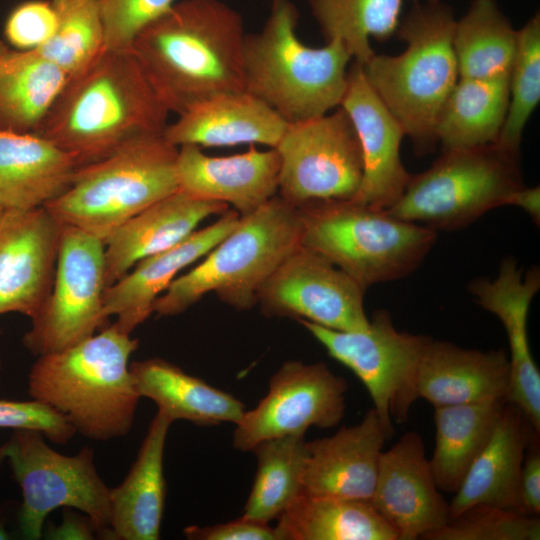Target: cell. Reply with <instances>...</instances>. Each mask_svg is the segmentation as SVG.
<instances>
[{
  "instance_id": "49",
  "label": "cell",
  "mask_w": 540,
  "mask_h": 540,
  "mask_svg": "<svg viewBox=\"0 0 540 540\" xmlns=\"http://www.w3.org/2000/svg\"><path fill=\"white\" fill-rule=\"evenodd\" d=\"M4 211H5V210H4L2 207H0V218H1V216L3 215Z\"/></svg>"
},
{
  "instance_id": "47",
  "label": "cell",
  "mask_w": 540,
  "mask_h": 540,
  "mask_svg": "<svg viewBox=\"0 0 540 540\" xmlns=\"http://www.w3.org/2000/svg\"><path fill=\"white\" fill-rule=\"evenodd\" d=\"M11 535L9 534V532L7 531L6 527H5V524H4V521L0 515V540H9L11 539Z\"/></svg>"
},
{
  "instance_id": "33",
  "label": "cell",
  "mask_w": 540,
  "mask_h": 540,
  "mask_svg": "<svg viewBox=\"0 0 540 540\" xmlns=\"http://www.w3.org/2000/svg\"><path fill=\"white\" fill-rule=\"evenodd\" d=\"M509 105V77L459 78L439 116L435 135L443 149L495 143Z\"/></svg>"
},
{
  "instance_id": "48",
  "label": "cell",
  "mask_w": 540,
  "mask_h": 540,
  "mask_svg": "<svg viewBox=\"0 0 540 540\" xmlns=\"http://www.w3.org/2000/svg\"><path fill=\"white\" fill-rule=\"evenodd\" d=\"M9 50L8 46L0 40V58Z\"/></svg>"
},
{
  "instance_id": "22",
  "label": "cell",
  "mask_w": 540,
  "mask_h": 540,
  "mask_svg": "<svg viewBox=\"0 0 540 540\" xmlns=\"http://www.w3.org/2000/svg\"><path fill=\"white\" fill-rule=\"evenodd\" d=\"M240 215L228 209L205 228L195 230L178 244L139 261L129 272L105 288L104 313L116 316V326L131 334L153 313L156 299L178 273L203 258L239 223Z\"/></svg>"
},
{
  "instance_id": "12",
  "label": "cell",
  "mask_w": 540,
  "mask_h": 540,
  "mask_svg": "<svg viewBox=\"0 0 540 540\" xmlns=\"http://www.w3.org/2000/svg\"><path fill=\"white\" fill-rule=\"evenodd\" d=\"M104 253L101 239L61 224L51 291L22 339L32 354L64 350L105 325Z\"/></svg>"
},
{
  "instance_id": "18",
  "label": "cell",
  "mask_w": 540,
  "mask_h": 540,
  "mask_svg": "<svg viewBox=\"0 0 540 540\" xmlns=\"http://www.w3.org/2000/svg\"><path fill=\"white\" fill-rule=\"evenodd\" d=\"M356 131L363 175L353 200L387 210L403 194L411 174L400 156L404 129L368 83L362 65L353 62L340 104Z\"/></svg>"
},
{
  "instance_id": "9",
  "label": "cell",
  "mask_w": 540,
  "mask_h": 540,
  "mask_svg": "<svg viewBox=\"0 0 540 540\" xmlns=\"http://www.w3.org/2000/svg\"><path fill=\"white\" fill-rule=\"evenodd\" d=\"M523 185L520 157L496 143L443 149L428 169L411 175L387 211L435 231H449L506 206L510 194Z\"/></svg>"
},
{
  "instance_id": "31",
  "label": "cell",
  "mask_w": 540,
  "mask_h": 540,
  "mask_svg": "<svg viewBox=\"0 0 540 540\" xmlns=\"http://www.w3.org/2000/svg\"><path fill=\"white\" fill-rule=\"evenodd\" d=\"M506 402L490 400L434 408L436 437L429 463L440 491H457L488 443Z\"/></svg>"
},
{
  "instance_id": "8",
  "label": "cell",
  "mask_w": 540,
  "mask_h": 540,
  "mask_svg": "<svg viewBox=\"0 0 540 540\" xmlns=\"http://www.w3.org/2000/svg\"><path fill=\"white\" fill-rule=\"evenodd\" d=\"M178 149L163 134L137 138L80 166L68 188L44 207L60 224L105 242L127 220L179 189Z\"/></svg>"
},
{
  "instance_id": "16",
  "label": "cell",
  "mask_w": 540,
  "mask_h": 540,
  "mask_svg": "<svg viewBox=\"0 0 540 540\" xmlns=\"http://www.w3.org/2000/svg\"><path fill=\"white\" fill-rule=\"evenodd\" d=\"M370 503L398 540L424 539L450 519L449 503L437 487L416 431L404 433L382 451Z\"/></svg>"
},
{
  "instance_id": "25",
  "label": "cell",
  "mask_w": 540,
  "mask_h": 540,
  "mask_svg": "<svg viewBox=\"0 0 540 540\" xmlns=\"http://www.w3.org/2000/svg\"><path fill=\"white\" fill-rule=\"evenodd\" d=\"M288 124L262 100L242 91L190 107L167 125L163 135L177 147L260 144L275 148Z\"/></svg>"
},
{
  "instance_id": "46",
  "label": "cell",
  "mask_w": 540,
  "mask_h": 540,
  "mask_svg": "<svg viewBox=\"0 0 540 540\" xmlns=\"http://www.w3.org/2000/svg\"><path fill=\"white\" fill-rule=\"evenodd\" d=\"M516 206L525 211L533 222L537 225L540 223V188L539 186L527 187L525 185L514 190L507 204Z\"/></svg>"
},
{
  "instance_id": "21",
  "label": "cell",
  "mask_w": 540,
  "mask_h": 540,
  "mask_svg": "<svg viewBox=\"0 0 540 540\" xmlns=\"http://www.w3.org/2000/svg\"><path fill=\"white\" fill-rule=\"evenodd\" d=\"M279 170L276 149L258 150L253 144L246 152L221 157L209 156L198 146L183 145L176 162L179 190L231 206L240 217L278 194Z\"/></svg>"
},
{
  "instance_id": "3",
  "label": "cell",
  "mask_w": 540,
  "mask_h": 540,
  "mask_svg": "<svg viewBox=\"0 0 540 540\" xmlns=\"http://www.w3.org/2000/svg\"><path fill=\"white\" fill-rule=\"evenodd\" d=\"M138 345L114 323L69 348L37 356L28 373V393L89 439L123 437L141 398L129 364Z\"/></svg>"
},
{
  "instance_id": "41",
  "label": "cell",
  "mask_w": 540,
  "mask_h": 540,
  "mask_svg": "<svg viewBox=\"0 0 540 540\" xmlns=\"http://www.w3.org/2000/svg\"><path fill=\"white\" fill-rule=\"evenodd\" d=\"M0 428L35 430L57 444L69 442L77 433L62 414L34 399L0 400Z\"/></svg>"
},
{
  "instance_id": "5",
  "label": "cell",
  "mask_w": 540,
  "mask_h": 540,
  "mask_svg": "<svg viewBox=\"0 0 540 540\" xmlns=\"http://www.w3.org/2000/svg\"><path fill=\"white\" fill-rule=\"evenodd\" d=\"M452 9L440 0H418L399 23L406 43L399 55L376 54L362 65L365 77L399 121L417 151L437 143L435 129L458 79Z\"/></svg>"
},
{
  "instance_id": "30",
  "label": "cell",
  "mask_w": 540,
  "mask_h": 540,
  "mask_svg": "<svg viewBox=\"0 0 540 540\" xmlns=\"http://www.w3.org/2000/svg\"><path fill=\"white\" fill-rule=\"evenodd\" d=\"M36 50H8L0 58V129L36 133L69 81Z\"/></svg>"
},
{
  "instance_id": "45",
  "label": "cell",
  "mask_w": 540,
  "mask_h": 540,
  "mask_svg": "<svg viewBox=\"0 0 540 540\" xmlns=\"http://www.w3.org/2000/svg\"><path fill=\"white\" fill-rule=\"evenodd\" d=\"M98 536L97 529L91 519L84 513L64 507L62 522L51 525L43 534L49 540H92Z\"/></svg>"
},
{
  "instance_id": "32",
  "label": "cell",
  "mask_w": 540,
  "mask_h": 540,
  "mask_svg": "<svg viewBox=\"0 0 540 540\" xmlns=\"http://www.w3.org/2000/svg\"><path fill=\"white\" fill-rule=\"evenodd\" d=\"M279 540H398L368 501L301 494L278 518Z\"/></svg>"
},
{
  "instance_id": "15",
  "label": "cell",
  "mask_w": 540,
  "mask_h": 540,
  "mask_svg": "<svg viewBox=\"0 0 540 540\" xmlns=\"http://www.w3.org/2000/svg\"><path fill=\"white\" fill-rule=\"evenodd\" d=\"M362 289L345 272L301 244L264 282L257 305L267 317L306 320L339 331L368 328Z\"/></svg>"
},
{
  "instance_id": "4",
  "label": "cell",
  "mask_w": 540,
  "mask_h": 540,
  "mask_svg": "<svg viewBox=\"0 0 540 540\" xmlns=\"http://www.w3.org/2000/svg\"><path fill=\"white\" fill-rule=\"evenodd\" d=\"M298 19L291 0H271L262 29L246 34L243 48L245 91L289 124L340 106L352 60L339 39L319 48L301 42L296 34Z\"/></svg>"
},
{
  "instance_id": "1",
  "label": "cell",
  "mask_w": 540,
  "mask_h": 540,
  "mask_svg": "<svg viewBox=\"0 0 540 540\" xmlns=\"http://www.w3.org/2000/svg\"><path fill=\"white\" fill-rule=\"evenodd\" d=\"M243 19L221 0H182L146 26L131 51L161 102L178 115L245 91Z\"/></svg>"
},
{
  "instance_id": "42",
  "label": "cell",
  "mask_w": 540,
  "mask_h": 540,
  "mask_svg": "<svg viewBox=\"0 0 540 540\" xmlns=\"http://www.w3.org/2000/svg\"><path fill=\"white\" fill-rule=\"evenodd\" d=\"M56 24L51 1L26 0L9 12L3 31L6 41L17 50H35L49 40Z\"/></svg>"
},
{
  "instance_id": "37",
  "label": "cell",
  "mask_w": 540,
  "mask_h": 540,
  "mask_svg": "<svg viewBox=\"0 0 540 540\" xmlns=\"http://www.w3.org/2000/svg\"><path fill=\"white\" fill-rule=\"evenodd\" d=\"M57 17L53 35L38 49L69 78L88 68L105 50L101 0H50Z\"/></svg>"
},
{
  "instance_id": "19",
  "label": "cell",
  "mask_w": 540,
  "mask_h": 540,
  "mask_svg": "<svg viewBox=\"0 0 540 540\" xmlns=\"http://www.w3.org/2000/svg\"><path fill=\"white\" fill-rule=\"evenodd\" d=\"M478 305L498 317L510 349V386L507 402L517 406L534 430L540 432V373L528 340V314L540 289V271L523 272L513 258H506L493 280L475 279L469 286Z\"/></svg>"
},
{
  "instance_id": "44",
  "label": "cell",
  "mask_w": 540,
  "mask_h": 540,
  "mask_svg": "<svg viewBox=\"0 0 540 540\" xmlns=\"http://www.w3.org/2000/svg\"><path fill=\"white\" fill-rule=\"evenodd\" d=\"M520 510L528 516L540 513L539 434H535L525 452L520 477Z\"/></svg>"
},
{
  "instance_id": "24",
  "label": "cell",
  "mask_w": 540,
  "mask_h": 540,
  "mask_svg": "<svg viewBox=\"0 0 540 540\" xmlns=\"http://www.w3.org/2000/svg\"><path fill=\"white\" fill-rule=\"evenodd\" d=\"M228 209L224 203L198 199L179 189L145 208L104 242L106 287L142 259L183 241L206 218Z\"/></svg>"
},
{
  "instance_id": "6",
  "label": "cell",
  "mask_w": 540,
  "mask_h": 540,
  "mask_svg": "<svg viewBox=\"0 0 540 540\" xmlns=\"http://www.w3.org/2000/svg\"><path fill=\"white\" fill-rule=\"evenodd\" d=\"M298 209L278 194L238 225L156 299L153 313L179 315L214 293L236 310L257 305L264 282L300 245Z\"/></svg>"
},
{
  "instance_id": "28",
  "label": "cell",
  "mask_w": 540,
  "mask_h": 540,
  "mask_svg": "<svg viewBox=\"0 0 540 540\" xmlns=\"http://www.w3.org/2000/svg\"><path fill=\"white\" fill-rule=\"evenodd\" d=\"M172 423L157 411L129 473L120 485L109 488V539L160 538L166 497L163 458Z\"/></svg>"
},
{
  "instance_id": "10",
  "label": "cell",
  "mask_w": 540,
  "mask_h": 540,
  "mask_svg": "<svg viewBox=\"0 0 540 540\" xmlns=\"http://www.w3.org/2000/svg\"><path fill=\"white\" fill-rule=\"evenodd\" d=\"M3 458L22 491L18 525L24 539H41L48 514L58 507L86 514L98 536L109 538V488L97 472L92 448L64 455L52 449L42 433L17 429L0 446Z\"/></svg>"
},
{
  "instance_id": "43",
  "label": "cell",
  "mask_w": 540,
  "mask_h": 540,
  "mask_svg": "<svg viewBox=\"0 0 540 540\" xmlns=\"http://www.w3.org/2000/svg\"><path fill=\"white\" fill-rule=\"evenodd\" d=\"M183 534L189 540H279L275 527L243 516L212 526H187Z\"/></svg>"
},
{
  "instance_id": "13",
  "label": "cell",
  "mask_w": 540,
  "mask_h": 540,
  "mask_svg": "<svg viewBox=\"0 0 540 540\" xmlns=\"http://www.w3.org/2000/svg\"><path fill=\"white\" fill-rule=\"evenodd\" d=\"M280 158L278 195L294 207L351 199L363 175L360 143L342 107L288 124L275 147Z\"/></svg>"
},
{
  "instance_id": "40",
  "label": "cell",
  "mask_w": 540,
  "mask_h": 540,
  "mask_svg": "<svg viewBox=\"0 0 540 540\" xmlns=\"http://www.w3.org/2000/svg\"><path fill=\"white\" fill-rule=\"evenodd\" d=\"M174 4L175 0H101L105 49L130 50L137 35Z\"/></svg>"
},
{
  "instance_id": "11",
  "label": "cell",
  "mask_w": 540,
  "mask_h": 540,
  "mask_svg": "<svg viewBox=\"0 0 540 540\" xmlns=\"http://www.w3.org/2000/svg\"><path fill=\"white\" fill-rule=\"evenodd\" d=\"M298 322L363 383L391 437L394 423H404L419 398L418 367L430 337L397 330L385 310L374 312L368 328L362 331H339L306 320Z\"/></svg>"
},
{
  "instance_id": "7",
  "label": "cell",
  "mask_w": 540,
  "mask_h": 540,
  "mask_svg": "<svg viewBox=\"0 0 540 540\" xmlns=\"http://www.w3.org/2000/svg\"><path fill=\"white\" fill-rule=\"evenodd\" d=\"M296 208L300 244L326 258L365 291L416 270L437 238L427 226L353 199L315 201Z\"/></svg>"
},
{
  "instance_id": "14",
  "label": "cell",
  "mask_w": 540,
  "mask_h": 540,
  "mask_svg": "<svg viewBox=\"0 0 540 540\" xmlns=\"http://www.w3.org/2000/svg\"><path fill=\"white\" fill-rule=\"evenodd\" d=\"M346 380L323 362L285 361L271 376L267 394L235 424L233 446L252 451L259 442L332 428L344 417Z\"/></svg>"
},
{
  "instance_id": "38",
  "label": "cell",
  "mask_w": 540,
  "mask_h": 540,
  "mask_svg": "<svg viewBox=\"0 0 540 540\" xmlns=\"http://www.w3.org/2000/svg\"><path fill=\"white\" fill-rule=\"evenodd\" d=\"M540 101V14L518 30V47L509 75V105L496 140L504 151L520 157L523 130Z\"/></svg>"
},
{
  "instance_id": "2",
  "label": "cell",
  "mask_w": 540,
  "mask_h": 540,
  "mask_svg": "<svg viewBox=\"0 0 540 540\" xmlns=\"http://www.w3.org/2000/svg\"><path fill=\"white\" fill-rule=\"evenodd\" d=\"M169 114L132 51L105 49L69 79L36 133L84 166L163 134Z\"/></svg>"
},
{
  "instance_id": "36",
  "label": "cell",
  "mask_w": 540,
  "mask_h": 540,
  "mask_svg": "<svg viewBox=\"0 0 540 540\" xmlns=\"http://www.w3.org/2000/svg\"><path fill=\"white\" fill-rule=\"evenodd\" d=\"M308 2L325 40H341L352 60L363 65L375 53L370 45V38L384 41L397 31L404 0Z\"/></svg>"
},
{
  "instance_id": "29",
  "label": "cell",
  "mask_w": 540,
  "mask_h": 540,
  "mask_svg": "<svg viewBox=\"0 0 540 540\" xmlns=\"http://www.w3.org/2000/svg\"><path fill=\"white\" fill-rule=\"evenodd\" d=\"M130 370L140 397L152 400L172 422L186 420L198 426L237 424L246 410L232 394L164 359L134 361Z\"/></svg>"
},
{
  "instance_id": "23",
  "label": "cell",
  "mask_w": 540,
  "mask_h": 540,
  "mask_svg": "<svg viewBox=\"0 0 540 540\" xmlns=\"http://www.w3.org/2000/svg\"><path fill=\"white\" fill-rule=\"evenodd\" d=\"M510 363L505 350L466 349L432 338L417 373V393L434 408L505 400Z\"/></svg>"
},
{
  "instance_id": "17",
  "label": "cell",
  "mask_w": 540,
  "mask_h": 540,
  "mask_svg": "<svg viewBox=\"0 0 540 540\" xmlns=\"http://www.w3.org/2000/svg\"><path fill=\"white\" fill-rule=\"evenodd\" d=\"M61 224L45 208L5 210L0 218V315L31 319L54 279Z\"/></svg>"
},
{
  "instance_id": "27",
  "label": "cell",
  "mask_w": 540,
  "mask_h": 540,
  "mask_svg": "<svg viewBox=\"0 0 540 540\" xmlns=\"http://www.w3.org/2000/svg\"><path fill=\"white\" fill-rule=\"evenodd\" d=\"M76 159L45 137L0 129V207H44L70 185Z\"/></svg>"
},
{
  "instance_id": "35",
  "label": "cell",
  "mask_w": 540,
  "mask_h": 540,
  "mask_svg": "<svg viewBox=\"0 0 540 540\" xmlns=\"http://www.w3.org/2000/svg\"><path fill=\"white\" fill-rule=\"evenodd\" d=\"M257 469L242 516L270 523L302 494L305 435L266 439L254 446Z\"/></svg>"
},
{
  "instance_id": "50",
  "label": "cell",
  "mask_w": 540,
  "mask_h": 540,
  "mask_svg": "<svg viewBox=\"0 0 540 540\" xmlns=\"http://www.w3.org/2000/svg\"><path fill=\"white\" fill-rule=\"evenodd\" d=\"M0 369H1V357H0Z\"/></svg>"
},
{
  "instance_id": "39",
  "label": "cell",
  "mask_w": 540,
  "mask_h": 540,
  "mask_svg": "<svg viewBox=\"0 0 540 540\" xmlns=\"http://www.w3.org/2000/svg\"><path fill=\"white\" fill-rule=\"evenodd\" d=\"M425 540H539L540 520L499 507L477 504L449 519Z\"/></svg>"
},
{
  "instance_id": "34",
  "label": "cell",
  "mask_w": 540,
  "mask_h": 540,
  "mask_svg": "<svg viewBox=\"0 0 540 540\" xmlns=\"http://www.w3.org/2000/svg\"><path fill=\"white\" fill-rule=\"evenodd\" d=\"M517 47L518 30L496 0H472L456 20L453 49L459 78L509 77Z\"/></svg>"
},
{
  "instance_id": "20",
  "label": "cell",
  "mask_w": 540,
  "mask_h": 540,
  "mask_svg": "<svg viewBox=\"0 0 540 540\" xmlns=\"http://www.w3.org/2000/svg\"><path fill=\"white\" fill-rule=\"evenodd\" d=\"M389 438L372 407L359 423L306 441L302 494L370 502L379 458Z\"/></svg>"
},
{
  "instance_id": "26",
  "label": "cell",
  "mask_w": 540,
  "mask_h": 540,
  "mask_svg": "<svg viewBox=\"0 0 540 540\" xmlns=\"http://www.w3.org/2000/svg\"><path fill=\"white\" fill-rule=\"evenodd\" d=\"M535 434L539 433L524 413L506 402L488 443L471 464L449 503V518L477 504L521 513V470L525 452Z\"/></svg>"
}]
</instances>
